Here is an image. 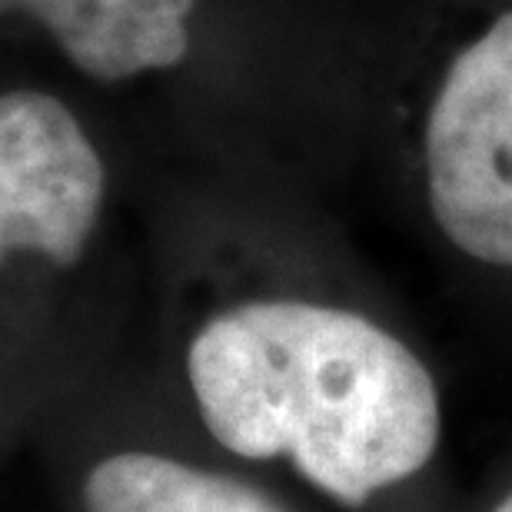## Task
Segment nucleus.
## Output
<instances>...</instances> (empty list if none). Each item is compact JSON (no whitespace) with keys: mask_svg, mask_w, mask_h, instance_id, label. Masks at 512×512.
<instances>
[{"mask_svg":"<svg viewBox=\"0 0 512 512\" xmlns=\"http://www.w3.org/2000/svg\"><path fill=\"white\" fill-rule=\"evenodd\" d=\"M210 436L247 459L286 456L343 506L416 476L439 446L433 373L363 313L313 300H243L187 346Z\"/></svg>","mask_w":512,"mask_h":512,"instance_id":"nucleus-1","label":"nucleus"},{"mask_svg":"<svg viewBox=\"0 0 512 512\" xmlns=\"http://www.w3.org/2000/svg\"><path fill=\"white\" fill-rule=\"evenodd\" d=\"M416 153L446 240L469 260L512 270V7L439 67Z\"/></svg>","mask_w":512,"mask_h":512,"instance_id":"nucleus-2","label":"nucleus"},{"mask_svg":"<svg viewBox=\"0 0 512 512\" xmlns=\"http://www.w3.org/2000/svg\"><path fill=\"white\" fill-rule=\"evenodd\" d=\"M107 147L74 90L0 77V273L17 260L77 270L107 220Z\"/></svg>","mask_w":512,"mask_h":512,"instance_id":"nucleus-3","label":"nucleus"},{"mask_svg":"<svg viewBox=\"0 0 512 512\" xmlns=\"http://www.w3.org/2000/svg\"><path fill=\"white\" fill-rule=\"evenodd\" d=\"M87 512H286L240 479L157 453H120L90 469Z\"/></svg>","mask_w":512,"mask_h":512,"instance_id":"nucleus-4","label":"nucleus"},{"mask_svg":"<svg viewBox=\"0 0 512 512\" xmlns=\"http://www.w3.org/2000/svg\"><path fill=\"white\" fill-rule=\"evenodd\" d=\"M493 512H512V493H509V496H506L503 503H499V506H496Z\"/></svg>","mask_w":512,"mask_h":512,"instance_id":"nucleus-5","label":"nucleus"}]
</instances>
